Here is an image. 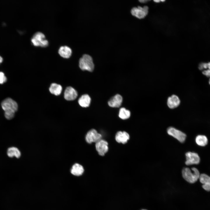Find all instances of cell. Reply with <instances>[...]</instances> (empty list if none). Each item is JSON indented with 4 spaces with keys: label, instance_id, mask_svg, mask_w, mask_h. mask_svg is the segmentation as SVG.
Segmentation results:
<instances>
[{
    "label": "cell",
    "instance_id": "1",
    "mask_svg": "<svg viewBox=\"0 0 210 210\" xmlns=\"http://www.w3.org/2000/svg\"><path fill=\"white\" fill-rule=\"evenodd\" d=\"M1 106L4 111L5 118L8 120L12 119L14 116L15 112L18 110L17 103L12 99L8 98L2 102Z\"/></svg>",
    "mask_w": 210,
    "mask_h": 210
},
{
    "label": "cell",
    "instance_id": "2",
    "mask_svg": "<svg viewBox=\"0 0 210 210\" xmlns=\"http://www.w3.org/2000/svg\"><path fill=\"white\" fill-rule=\"evenodd\" d=\"M182 173L183 178L191 183L197 181L200 175L199 170L195 167H192L191 169L188 167L184 168L182 169Z\"/></svg>",
    "mask_w": 210,
    "mask_h": 210
},
{
    "label": "cell",
    "instance_id": "3",
    "mask_svg": "<svg viewBox=\"0 0 210 210\" xmlns=\"http://www.w3.org/2000/svg\"><path fill=\"white\" fill-rule=\"evenodd\" d=\"M79 66L83 70L92 71L94 69V65L91 57L88 54H84L79 60Z\"/></svg>",
    "mask_w": 210,
    "mask_h": 210
},
{
    "label": "cell",
    "instance_id": "4",
    "mask_svg": "<svg viewBox=\"0 0 210 210\" xmlns=\"http://www.w3.org/2000/svg\"><path fill=\"white\" fill-rule=\"evenodd\" d=\"M31 41L35 46L45 47L47 46L49 44L44 34L40 32H37L33 35L31 39Z\"/></svg>",
    "mask_w": 210,
    "mask_h": 210
},
{
    "label": "cell",
    "instance_id": "5",
    "mask_svg": "<svg viewBox=\"0 0 210 210\" xmlns=\"http://www.w3.org/2000/svg\"><path fill=\"white\" fill-rule=\"evenodd\" d=\"M148 7L147 6L134 7L131 10V14L139 19L144 18L148 14Z\"/></svg>",
    "mask_w": 210,
    "mask_h": 210
},
{
    "label": "cell",
    "instance_id": "6",
    "mask_svg": "<svg viewBox=\"0 0 210 210\" xmlns=\"http://www.w3.org/2000/svg\"><path fill=\"white\" fill-rule=\"evenodd\" d=\"M167 133L173 137L181 143L184 142L186 135L183 132L173 127H169L167 129Z\"/></svg>",
    "mask_w": 210,
    "mask_h": 210
},
{
    "label": "cell",
    "instance_id": "7",
    "mask_svg": "<svg viewBox=\"0 0 210 210\" xmlns=\"http://www.w3.org/2000/svg\"><path fill=\"white\" fill-rule=\"evenodd\" d=\"M186 160L185 164L187 165L197 164L200 162V158L198 154L191 152H187L185 154Z\"/></svg>",
    "mask_w": 210,
    "mask_h": 210
},
{
    "label": "cell",
    "instance_id": "8",
    "mask_svg": "<svg viewBox=\"0 0 210 210\" xmlns=\"http://www.w3.org/2000/svg\"><path fill=\"white\" fill-rule=\"evenodd\" d=\"M102 135L95 129H92L87 133L85 136L86 141L89 144L96 143L101 139Z\"/></svg>",
    "mask_w": 210,
    "mask_h": 210
},
{
    "label": "cell",
    "instance_id": "9",
    "mask_svg": "<svg viewBox=\"0 0 210 210\" xmlns=\"http://www.w3.org/2000/svg\"><path fill=\"white\" fill-rule=\"evenodd\" d=\"M108 142L104 140L101 139L97 142L95 144L96 149L99 154L104 156L108 150Z\"/></svg>",
    "mask_w": 210,
    "mask_h": 210
},
{
    "label": "cell",
    "instance_id": "10",
    "mask_svg": "<svg viewBox=\"0 0 210 210\" xmlns=\"http://www.w3.org/2000/svg\"><path fill=\"white\" fill-rule=\"evenodd\" d=\"M77 96L78 93L77 91L71 86L67 87L64 93V98L68 101H71L75 99Z\"/></svg>",
    "mask_w": 210,
    "mask_h": 210
},
{
    "label": "cell",
    "instance_id": "11",
    "mask_svg": "<svg viewBox=\"0 0 210 210\" xmlns=\"http://www.w3.org/2000/svg\"><path fill=\"white\" fill-rule=\"evenodd\" d=\"M129 139L130 136L129 134L125 131H118L116 135V140L119 143L125 144L127 142Z\"/></svg>",
    "mask_w": 210,
    "mask_h": 210
},
{
    "label": "cell",
    "instance_id": "12",
    "mask_svg": "<svg viewBox=\"0 0 210 210\" xmlns=\"http://www.w3.org/2000/svg\"><path fill=\"white\" fill-rule=\"evenodd\" d=\"M123 98L119 94H117L111 98L108 102V105L112 107H119L122 103Z\"/></svg>",
    "mask_w": 210,
    "mask_h": 210
},
{
    "label": "cell",
    "instance_id": "13",
    "mask_svg": "<svg viewBox=\"0 0 210 210\" xmlns=\"http://www.w3.org/2000/svg\"><path fill=\"white\" fill-rule=\"evenodd\" d=\"M180 101L178 97L173 95L169 97L167 101V104L170 108H174L178 107L180 104Z\"/></svg>",
    "mask_w": 210,
    "mask_h": 210
},
{
    "label": "cell",
    "instance_id": "14",
    "mask_svg": "<svg viewBox=\"0 0 210 210\" xmlns=\"http://www.w3.org/2000/svg\"><path fill=\"white\" fill-rule=\"evenodd\" d=\"M58 53L62 57L68 58L71 56L72 51L69 47L65 46H61L59 49Z\"/></svg>",
    "mask_w": 210,
    "mask_h": 210
},
{
    "label": "cell",
    "instance_id": "15",
    "mask_svg": "<svg viewBox=\"0 0 210 210\" xmlns=\"http://www.w3.org/2000/svg\"><path fill=\"white\" fill-rule=\"evenodd\" d=\"M84 172L83 167L80 164L76 163L72 166L71 169V174L74 175L79 176L82 175Z\"/></svg>",
    "mask_w": 210,
    "mask_h": 210
},
{
    "label": "cell",
    "instance_id": "16",
    "mask_svg": "<svg viewBox=\"0 0 210 210\" xmlns=\"http://www.w3.org/2000/svg\"><path fill=\"white\" fill-rule=\"evenodd\" d=\"M91 102V98L89 95L84 94L82 95L78 100L79 105L83 107H88Z\"/></svg>",
    "mask_w": 210,
    "mask_h": 210
},
{
    "label": "cell",
    "instance_id": "17",
    "mask_svg": "<svg viewBox=\"0 0 210 210\" xmlns=\"http://www.w3.org/2000/svg\"><path fill=\"white\" fill-rule=\"evenodd\" d=\"M7 154L8 156L10 158L14 157L18 158L21 156V153L19 149L15 147H12L9 148L7 150Z\"/></svg>",
    "mask_w": 210,
    "mask_h": 210
},
{
    "label": "cell",
    "instance_id": "18",
    "mask_svg": "<svg viewBox=\"0 0 210 210\" xmlns=\"http://www.w3.org/2000/svg\"><path fill=\"white\" fill-rule=\"evenodd\" d=\"M49 90L51 94L57 96L61 94L62 90V87L59 84L52 83L51 84Z\"/></svg>",
    "mask_w": 210,
    "mask_h": 210
},
{
    "label": "cell",
    "instance_id": "19",
    "mask_svg": "<svg viewBox=\"0 0 210 210\" xmlns=\"http://www.w3.org/2000/svg\"><path fill=\"white\" fill-rule=\"evenodd\" d=\"M196 143L198 146H204L208 144L207 137L204 135H199L196 136L195 139Z\"/></svg>",
    "mask_w": 210,
    "mask_h": 210
},
{
    "label": "cell",
    "instance_id": "20",
    "mask_svg": "<svg viewBox=\"0 0 210 210\" xmlns=\"http://www.w3.org/2000/svg\"><path fill=\"white\" fill-rule=\"evenodd\" d=\"M130 111L124 108H120L119 113V116L121 119L125 120L130 118Z\"/></svg>",
    "mask_w": 210,
    "mask_h": 210
},
{
    "label": "cell",
    "instance_id": "21",
    "mask_svg": "<svg viewBox=\"0 0 210 210\" xmlns=\"http://www.w3.org/2000/svg\"><path fill=\"white\" fill-rule=\"evenodd\" d=\"M199 179L203 185L210 184V176L205 174H200Z\"/></svg>",
    "mask_w": 210,
    "mask_h": 210
},
{
    "label": "cell",
    "instance_id": "22",
    "mask_svg": "<svg viewBox=\"0 0 210 210\" xmlns=\"http://www.w3.org/2000/svg\"><path fill=\"white\" fill-rule=\"evenodd\" d=\"M208 68V63L205 62H202L199 64L198 69L202 71L207 69Z\"/></svg>",
    "mask_w": 210,
    "mask_h": 210
},
{
    "label": "cell",
    "instance_id": "23",
    "mask_svg": "<svg viewBox=\"0 0 210 210\" xmlns=\"http://www.w3.org/2000/svg\"><path fill=\"white\" fill-rule=\"evenodd\" d=\"M7 79L4 74L2 72H0V84H3L6 82Z\"/></svg>",
    "mask_w": 210,
    "mask_h": 210
},
{
    "label": "cell",
    "instance_id": "24",
    "mask_svg": "<svg viewBox=\"0 0 210 210\" xmlns=\"http://www.w3.org/2000/svg\"><path fill=\"white\" fill-rule=\"evenodd\" d=\"M202 74L207 77L210 78V70L208 69L204 70L202 71Z\"/></svg>",
    "mask_w": 210,
    "mask_h": 210
},
{
    "label": "cell",
    "instance_id": "25",
    "mask_svg": "<svg viewBox=\"0 0 210 210\" xmlns=\"http://www.w3.org/2000/svg\"><path fill=\"white\" fill-rule=\"evenodd\" d=\"M139 1L141 3H146L148 1H149V0H139Z\"/></svg>",
    "mask_w": 210,
    "mask_h": 210
},
{
    "label": "cell",
    "instance_id": "26",
    "mask_svg": "<svg viewBox=\"0 0 210 210\" xmlns=\"http://www.w3.org/2000/svg\"><path fill=\"white\" fill-rule=\"evenodd\" d=\"M154 1L155 2L158 3V2H159L160 1L164 2V1H165V0H154Z\"/></svg>",
    "mask_w": 210,
    "mask_h": 210
},
{
    "label": "cell",
    "instance_id": "27",
    "mask_svg": "<svg viewBox=\"0 0 210 210\" xmlns=\"http://www.w3.org/2000/svg\"><path fill=\"white\" fill-rule=\"evenodd\" d=\"M208 63V68L207 69H208L210 70V62H209Z\"/></svg>",
    "mask_w": 210,
    "mask_h": 210
},
{
    "label": "cell",
    "instance_id": "28",
    "mask_svg": "<svg viewBox=\"0 0 210 210\" xmlns=\"http://www.w3.org/2000/svg\"><path fill=\"white\" fill-rule=\"evenodd\" d=\"M3 60V58L0 56V64L2 62Z\"/></svg>",
    "mask_w": 210,
    "mask_h": 210
},
{
    "label": "cell",
    "instance_id": "29",
    "mask_svg": "<svg viewBox=\"0 0 210 210\" xmlns=\"http://www.w3.org/2000/svg\"><path fill=\"white\" fill-rule=\"evenodd\" d=\"M209 84L210 85V78L209 80Z\"/></svg>",
    "mask_w": 210,
    "mask_h": 210
},
{
    "label": "cell",
    "instance_id": "30",
    "mask_svg": "<svg viewBox=\"0 0 210 210\" xmlns=\"http://www.w3.org/2000/svg\"><path fill=\"white\" fill-rule=\"evenodd\" d=\"M146 210V209H142V210Z\"/></svg>",
    "mask_w": 210,
    "mask_h": 210
}]
</instances>
